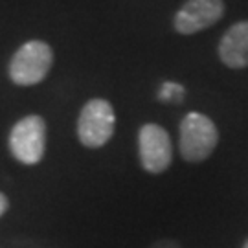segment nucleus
<instances>
[{"mask_svg": "<svg viewBox=\"0 0 248 248\" xmlns=\"http://www.w3.org/2000/svg\"><path fill=\"white\" fill-rule=\"evenodd\" d=\"M53 62L52 46L45 41H28L9 61V79L20 87L39 85L48 76Z\"/></svg>", "mask_w": 248, "mask_h": 248, "instance_id": "f257e3e1", "label": "nucleus"}, {"mask_svg": "<svg viewBox=\"0 0 248 248\" xmlns=\"http://www.w3.org/2000/svg\"><path fill=\"white\" fill-rule=\"evenodd\" d=\"M180 155L186 162L199 164L204 162L212 155L217 142H219V131L208 116L201 112H189L180 122Z\"/></svg>", "mask_w": 248, "mask_h": 248, "instance_id": "f03ea898", "label": "nucleus"}, {"mask_svg": "<svg viewBox=\"0 0 248 248\" xmlns=\"http://www.w3.org/2000/svg\"><path fill=\"white\" fill-rule=\"evenodd\" d=\"M114 129V108L107 99L94 98L85 103L78 120V136L85 147L89 149L103 147L112 138Z\"/></svg>", "mask_w": 248, "mask_h": 248, "instance_id": "7ed1b4c3", "label": "nucleus"}, {"mask_svg": "<svg viewBox=\"0 0 248 248\" xmlns=\"http://www.w3.org/2000/svg\"><path fill=\"white\" fill-rule=\"evenodd\" d=\"M9 151L13 158L26 166L39 164L46 151V122L39 114L18 120L9 133Z\"/></svg>", "mask_w": 248, "mask_h": 248, "instance_id": "20e7f679", "label": "nucleus"}, {"mask_svg": "<svg viewBox=\"0 0 248 248\" xmlns=\"http://www.w3.org/2000/svg\"><path fill=\"white\" fill-rule=\"evenodd\" d=\"M140 162L147 173H164L173 162V143L169 133L156 124H145L138 133Z\"/></svg>", "mask_w": 248, "mask_h": 248, "instance_id": "39448f33", "label": "nucleus"}, {"mask_svg": "<svg viewBox=\"0 0 248 248\" xmlns=\"http://www.w3.org/2000/svg\"><path fill=\"white\" fill-rule=\"evenodd\" d=\"M224 15L222 0H187L177 11L173 26L182 35H193L219 22Z\"/></svg>", "mask_w": 248, "mask_h": 248, "instance_id": "423d86ee", "label": "nucleus"}, {"mask_svg": "<svg viewBox=\"0 0 248 248\" xmlns=\"http://www.w3.org/2000/svg\"><path fill=\"white\" fill-rule=\"evenodd\" d=\"M219 59L228 68L239 70L248 66V20L235 22L228 28L219 43Z\"/></svg>", "mask_w": 248, "mask_h": 248, "instance_id": "0eeeda50", "label": "nucleus"}, {"mask_svg": "<svg viewBox=\"0 0 248 248\" xmlns=\"http://www.w3.org/2000/svg\"><path fill=\"white\" fill-rule=\"evenodd\" d=\"M158 99L164 103H180L184 99V87L175 81H166L158 92Z\"/></svg>", "mask_w": 248, "mask_h": 248, "instance_id": "6e6552de", "label": "nucleus"}, {"mask_svg": "<svg viewBox=\"0 0 248 248\" xmlns=\"http://www.w3.org/2000/svg\"><path fill=\"white\" fill-rule=\"evenodd\" d=\"M149 248H182V247L173 239H160L156 243H153Z\"/></svg>", "mask_w": 248, "mask_h": 248, "instance_id": "1a4fd4ad", "label": "nucleus"}, {"mask_svg": "<svg viewBox=\"0 0 248 248\" xmlns=\"http://www.w3.org/2000/svg\"><path fill=\"white\" fill-rule=\"evenodd\" d=\"M8 208H9V201H8V197L4 195L2 191H0V217L4 215V213L8 212Z\"/></svg>", "mask_w": 248, "mask_h": 248, "instance_id": "9d476101", "label": "nucleus"}, {"mask_svg": "<svg viewBox=\"0 0 248 248\" xmlns=\"http://www.w3.org/2000/svg\"><path fill=\"white\" fill-rule=\"evenodd\" d=\"M243 248H248V239L245 241V245H243Z\"/></svg>", "mask_w": 248, "mask_h": 248, "instance_id": "9b49d317", "label": "nucleus"}]
</instances>
